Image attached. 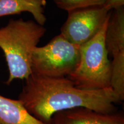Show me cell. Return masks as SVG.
<instances>
[{
    "mask_svg": "<svg viewBox=\"0 0 124 124\" xmlns=\"http://www.w3.org/2000/svg\"><path fill=\"white\" fill-rule=\"evenodd\" d=\"M25 80L18 100L31 115L46 124H50L55 113L75 108L114 113L115 103L120 102L111 87L80 89L67 77L51 78L32 73Z\"/></svg>",
    "mask_w": 124,
    "mask_h": 124,
    "instance_id": "obj_1",
    "label": "cell"
},
{
    "mask_svg": "<svg viewBox=\"0 0 124 124\" xmlns=\"http://www.w3.org/2000/svg\"><path fill=\"white\" fill-rule=\"evenodd\" d=\"M46 29L32 21L11 19L0 28V48L4 52L9 71L10 85L14 79H27L32 74L31 58L33 49Z\"/></svg>",
    "mask_w": 124,
    "mask_h": 124,
    "instance_id": "obj_2",
    "label": "cell"
},
{
    "mask_svg": "<svg viewBox=\"0 0 124 124\" xmlns=\"http://www.w3.org/2000/svg\"><path fill=\"white\" fill-rule=\"evenodd\" d=\"M108 19L94 38L80 46L78 64L67 77L78 89L93 90L110 87L111 62L105 42Z\"/></svg>",
    "mask_w": 124,
    "mask_h": 124,
    "instance_id": "obj_3",
    "label": "cell"
},
{
    "mask_svg": "<svg viewBox=\"0 0 124 124\" xmlns=\"http://www.w3.org/2000/svg\"><path fill=\"white\" fill-rule=\"evenodd\" d=\"M80 46L61 34L43 46H36L31 58L32 73L51 78L67 77L73 72L80 58Z\"/></svg>",
    "mask_w": 124,
    "mask_h": 124,
    "instance_id": "obj_4",
    "label": "cell"
},
{
    "mask_svg": "<svg viewBox=\"0 0 124 124\" xmlns=\"http://www.w3.org/2000/svg\"><path fill=\"white\" fill-rule=\"evenodd\" d=\"M68 13L60 34L69 42L80 46L95 36L109 18L110 11L101 5L73 9Z\"/></svg>",
    "mask_w": 124,
    "mask_h": 124,
    "instance_id": "obj_5",
    "label": "cell"
},
{
    "mask_svg": "<svg viewBox=\"0 0 124 124\" xmlns=\"http://www.w3.org/2000/svg\"><path fill=\"white\" fill-rule=\"evenodd\" d=\"M50 124H124L122 113H103L85 108H75L55 113Z\"/></svg>",
    "mask_w": 124,
    "mask_h": 124,
    "instance_id": "obj_6",
    "label": "cell"
},
{
    "mask_svg": "<svg viewBox=\"0 0 124 124\" xmlns=\"http://www.w3.org/2000/svg\"><path fill=\"white\" fill-rule=\"evenodd\" d=\"M108 54L115 57L124 54V7L110 11L105 38Z\"/></svg>",
    "mask_w": 124,
    "mask_h": 124,
    "instance_id": "obj_7",
    "label": "cell"
},
{
    "mask_svg": "<svg viewBox=\"0 0 124 124\" xmlns=\"http://www.w3.org/2000/svg\"><path fill=\"white\" fill-rule=\"evenodd\" d=\"M0 124H48L29 113L19 100L0 95Z\"/></svg>",
    "mask_w": 124,
    "mask_h": 124,
    "instance_id": "obj_8",
    "label": "cell"
},
{
    "mask_svg": "<svg viewBox=\"0 0 124 124\" xmlns=\"http://www.w3.org/2000/svg\"><path fill=\"white\" fill-rule=\"evenodd\" d=\"M46 4V0H0V17L29 12L36 22L44 26L46 20L44 15Z\"/></svg>",
    "mask_w": 124,
    "mask_h": 124,
    "instance_id": "obj_9",
    "label": "cell"
},
{
    "mask_svg": "<svg viewBox=\"0 0 124 124\" xmlns=\"http://www.w3.org/2000/svg\"><path fill=\"white\" fill-rule=\"evenodd\" d=\"M59 8L69 12L73 9L103 5L106 0H53Z\"/></svg>",
    "mask_w": 124,
    "mask_h": 124,
    "instance_id": "obj_10",
    "label": "cell"
},
{
    "mask_svg": "<svg viewBox=\"0 0 124 124\" xmlns=\"http://www.w3.org/2000/svg\"><path fill=\"white\" fill-rule=\"evenodd\" d=\"M103 6L109 11L124 6V0H106Z\"/></svg>",
    "mask_w": 124,
    "mask_h": 124,
    "instance_id": "obj_11",
    "label": "cell"
}]
</instances>
